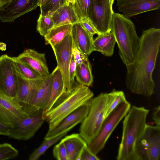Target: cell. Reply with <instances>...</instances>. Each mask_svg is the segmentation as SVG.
Segmentation results:
<instances>
[{"label": "cell", "mask_w": 160, "mask_h": 160, "mask_svg": "<svg viewBox=\"0 0 160 160\" xmlns=\"http://www.w3.org/2000/svg\"><path fill=\"white\" fill-rule=\"evenodd\" d=\"M138 52L133 60L126 65L125 84L135 94L150 97L154 93L152 73L160 46V29L143 30Z\"/></svg>", "instance_id": "cell-1"}, {"label": "cell", "mask_w": 160, "mask_h": 160, "mask_svg": "<svg viewBox=\"0 0 160 160\" xmlns=\"http://www.w3.org/2000/svg\"><path fill=\"white\" fill-rule=\"evenodd\" d=\"M149 110L143 107L133 106L123 122L122 138L116 157L118 160H137L136 144L144 132Z\"/></svg>", "instance_id": "cell-2"}, {"label": "cell", "mask_w": 160, "mask_h": 160, "mask_svg": "<svg viewBox=\"0 0 160 160\" xmlns=\"http://www.w3.org/2000/svg\"><path fill=\"white\" fill-rule=\"evenodd\" d=\"M111 32L115 37L123 63L126 65L131 63L138 52L140 41L134 24L123 14L114 12Z\"/></svg>", "instance_id": "cell-3"}, {"label": "cell", "mask_w": 160, "mask_h": 160, "mask_svg": "<svg viewBox=\"0 0 160 160\" xmlns=\"http://www.w3.org/2000/svg\"><path fill=\"white\" fill-rule=\"evenodd\" d=\"M93 93L88 87L76 82L68 96L42 118L48 123L49 129L55 127L62 119L82 105L89 102Z\"/></svg>", "instance_id": "cell-4"}, {"label": "cell", "mask_w": 160, "mask_h": 160, "mask_svg": "<svg viewBox=\"0 0 160 160\" xmlns=\"http://www.w3.org/2000/svg\"><path fill=\"white\" fill-rule=\"evenodd\" d=\"M107 93H102L89 102L88 113L81 123L79 134L87 144L96 136L105 119Z\"/></svg>", "instance_id": "cell-5"}, {"label": "cell", "mask_w": 160, "mask_h": 160, "mask_svg": "<svg viewBox=\"0 0 160 160\" xmlns=\"http://www.w3.org/2000/svg\"><path fill=\"white\" fill-rule=\"evenodd\" d=\"M131 108L127 101L122 102L104 119L96 136L87 144L90 151L96 155L104 147L110 135Z\"/></svg>", "instance_id": "cell-6"}, {"label": "cell", "mask_w": 160, "mask_h": 160, "mask_svg": "<svg viewBox=\"0 0 160 160\" xmlns=\"http://www.w3.org/2000/svg\"><path fill=\"white\" fill-rule=\"evenodd\" d=\"M137 160H159L160 126L147 124L135 147Z\"/></svg>", "instance_id": "cell-7"}, {"label": "cell", "mask_w": 160, "mask_h": 160, "mask_svg": "<svg viewBox=\"0 0 160 160\" xmlns=\"http://www.w3.org/2000/svg\"><path fill=\"white\" fill-rule=\"evenodd\" d=\"M114 0H92L88 18L98 35L111 32Z\"/></svg>", "instance_id": "cell-8"}, {"label": "cell", "mask_w": 160, "mask_h": 160, "mask_svg": "<svg viewBox=\"0 0 160 160\" xmlns=\"http://www.w3.org/2000/svg\"><path fill=\"white\" fill-rule=\"evenodd\" d=\"M18 75L12 57L7 55L0 57V95L15 99Z\"/></svg>", "instance_id": "cell-9"}, {"label": "cell", "mask_w": 160, "mask_h": 160, "mask_svg": "<svg viewBox=\"0 0 160 160\" xmlns=\"http://www.w3.org/2000/svg\"><path fill=\"white\" fill-rule=\"evenodd\" d=\"M73 44L71 32L59 43L51 46L57 62V67L62 76L65 87L69 92L72 91L74 86L72 87L71 85L69 72L72 54Z\"/></svg>", "instance_id": "cell-10"}, {"label": "cell", "mask_w": 160, "mask_h": 160, "mask_svg": "<svg viewBox=\"0 0 160 160\" xmlns=\"http://www.w3.org/2000/svg\"><path fill=\"white\" fill-rule=\"evenodd\" d=\"M42 113V110L40 111L17 122L10 128L8 137L19 140H27L32 138L45 121Z\"/></svg>", "instance_id": "cell-11"}, {"label": "cell", "mask_w": 160, "mask_h": 160, "mask_svg": "<svg viewBox=\"0 0 160 160\" xmlns=\"http://www.w3.org/2000/svg\"><path fill=\"white\" fill-rule=\"evenodd\" d=\"M39 0H12L0 8V20L2 22H14L24 14L36 9Z\"/></svg>", "instance_id": "cell-12"}, {"label": "cell", "mask_w": 160, "mask_h": 160, "mask_svg": "<svg viewBox=\"0 0 160 160\" xmlns=\"http://www.w3.org/2000/svg\"><path fill=\"white\" fill-rule=\"evenodd\" d=\"M89 102L79 107L62 119L53 128L48 130L44 139L51 138L68 132L76 125L81 123L88 113Z\"/></svg>", "instance_id": "cell-13"}, {"label": "cell", "mask_w": 160, "mask_h": 160, "mask_svg": "<svg viewBox=\"0 0 160 160\" xmlns=\"http://www.w3.org/2000/svg\"><path fill=\"white\" fill-rule=\"evenodd\" d=\"M28 115L16 99L0 95V121L10 128Z\"/></svg>", "instance_id": "cell-14"}, {"label": "cell", "mask_w": 160, "mask_h": 160, "mask_svg": "<svg viewBox=\"0 0 160 160\" xmlns=\"http://www.w3.org/2000/svg\"><path fill=\"white\" fill-rule=\"evenodd\" d=\"M118 10L127 18L158 9L160 0H117Z\"/></svg>", "instance_id": "cell-15"}, {"label": "cell", "mask_w": 160, "mask_h": 160, "mask_svg": "<svg viewBox=\"0 0 160 160\" xmlns=\"http://www.w3.org/2000/svg\"><path fill=\"white\" fill-rule=\"evenodd\" d=\"M47 76L35 80H27L18 75L15 99L25 111Z\"/></svg>", "instance_id": "cell-16"}, {"label": "cell", "mask_w": 160, "mask_h": 160, "mask_svg": "<svg viewBox=\"0 0 160 160\" xmlns=\"http://www.w3.org/2000/svg\"><path fill=\"white\" fill-rule=\"evenodd\" d=\"M52 79L51 73L47 77L38 89L31 102L25 110L28 115L42 110L47 105L51 96Z\"/></svg>", "instance_id": "cell-17"}, {"label": "cell", "mask_w": 160, "mask_h": 160, "mask_svg": "<svg viewBox=\"0 0 160 160\" xmlns=\"http://www.w3.org/2000/svg\"><path fill=\"white\" fill-rule=\"evenodd\" d=\"M52 73L53 79L51 96L48 104L42 110V115L61 102L71 92L65 88L61 72L57 66Z\"/></svg>", "instance_id": "cell-18"}, {"label": "cell", "mask_w": 160, "mask_h": 160, "mask_svg": "<svg viewBox=\"0 0 160 160\" xmlns=\"http://www.w3.org/2000/svg\"><path fill=\"white\" fill-rule=\"evenodd\" d=\"M13 58L29 65L42 77L47 76L50 74L45 53H39L32 49H27L18 57Z\"/></svg>", "instance_id": "cell-19"}, {"label": "cell", "mask_w": 160, "mask_h": 160, "mask_svg": "<svg viewBox=\"0 0 160 160\" xmlns=\"http://www.w3.org/2000/svg\"><path fill=\"white\" fill-rule=\"evenodd\" d=\"M71 33L73 43L84 57L88 59L93 52V36L85 31L78 22L72 25Z\"/></svg>", "instance_id": "cell-20"}, {"label": "cell", "mask_w": 160, "mask_h": 160, "mask_svg": "<svg viewBox=\"0 0 160 160\" xmlns=\"http://www.w3.org/2000/svg\"><path fill=\"white\" fill-rule=\"evenodd\" d=\"M61 140L65 146L68 160H78L82 149L87 145L79 133L67 136Z\"/></svg>", "instance_id": "cell-21"}, {"label": "cell", "mask_w": 160, "mask_h": 160, "mask_svg": "<svg viewBox=\"0 0 160 160\" xmlns=\"http://www.w3.org/2000/svg\"><path fill=\"white\" fill-rule=\"evenodd\" d=\"M53 27L78 22L79 19L72 5L66 3L56 10L52 14Z\"/></svg>", "instance_id": "cell-22"}, {"label": "cell", "mask_w": 160, "mask_h": 160, "mask_svg": "<svg viewBox=\"0 0 160 160\" xmlns=\"http://www.w3.org/2000/svg\"><path fill=\"white\" fill-rule=\"evenodd\" d=\"M98 35V36L93 40V51L99 52L106 56H111L113 54L116 42L113 33L111 32Z\"/></svg>", "instance_id": "cell-23"}, {"label": "cell", "mask_w": 160, "mask_h": 160, "mask_svg": "<svg viewBox=\"0 0 160 160\" xmlns=\"http://www.w3.org/2000/svg\"><path fill=\"white\" fill-rule=\"evenodd\" d=\"M72 25L69 24L52 28L44 37L45 44L51 46L59 43L71 32Z\"/></svg>", "instance_id": "cell-24"}, {"label": "cell", "mask_w": 160, "mask_h": 160, "mask_svg": "<svg viewBox=\"0 0 160 160\" xmlns=\"http://www.w3.org/2000/svg\"><path fill=\"white\" fill-rule=\"evenodd\" d=\"M75 77L78 84L88 87L91 85L93 76L91 65L88 59L77 65Z\"/></svg>", "instance_id": "cell-25"}, {"label": "cell", "mask_w": 160, "mask_h": 160, "mask_svg": "<svg viewBox=\"0 0 160 160\" xmlns=\"http://www.w3.org/2000/svg\"><path fill=\"white\" fill-rule=\"evenodd\" d=\"M126 101L124 94L122 91L114 90L107 93V99L105 111V118L120 103Z\"/></svg>", "instance_id": "cell-26"}, {"label": "cell", "mask_w": 160, "mask_h": 160, "mask_svg": "<svg viewBox=\"0 0 160 160\" xmlns=\"http://www.w3.org/2000/svg\"><path fill=\"white\" fill-rule=\"evenodd\" d=\"M13 59L19 76L27 80H35L42 77L39 73L29 65Z\"/></svg>", "instance_id": "cell-27"}, {"label": "cell", "mask_w": 160, "mask_h": 160, "mask_svg": "<svg viewBox=\"0 0 160 160\" xmlns=\"http://www.w3.org/2000/svg\"><path fill=\"white\" fill-rule=\"evenodd\" d=\"M67 132L63 133L58 136L49 139H44L40 145L29 155V160H37L51 146L61 139Z\"/></svg>", "instance_id": "cell-28"}, {"label": "cell", "mask_w": 160, "mask_h": 160, "mask_svg": "<svg viewBox=\"0 0 160 160\" xmlns=\"http://www.w3.org/2000/svg\"><path fill=\"white\" fill-rule=\"evenodd\" d=\"M53 26L52 15L40 14L37 20V29L40 35L44 37L53 28Z\"/></svg>", "instance_id": "cell-29"}, {"label": "cell", "mask_w": 160, "mask_h": 160, "mask_svg": "<svg viewBox=\"0 0 160 160\" xmlns=\"http://www.w3.org/2000/svg\"><path fill=\"white\" fill-rule=\"evenodd\" d=\"M92 0H76L72 5L79 19L88 17Z\"/></svg>", "instance_id": "cell-30"}, {"label": "cell", "mask_w": 160, "mask_h": 160, "mask_svg": "<svg viewBox=\"0 0 160 160\" xmlns=\"http://www.w3.org/2000/svg\"><path fill=\"white\" fill-rule=\"evenodd\" d=\"M66 3L65 0H46L40 8L42 15H52L56 10Z\"/></svg>", "instance_id": "cell-31"}, {"label": "cell", "mask_w": 160, "mask_h": 160, "mask_svg": "<svg viewBox=\"0 0 160 160\" xmlns=\"http://www.w3.org/2000/svg\"><path fill=\"white\" fill-rule=\"evenodd\" d=\"M18 154V150L11 144L0 143V160L14 159Z\"/></svg>", "instance_id": "cell-32"}, {"label": "cell", "mask_w": 160, "mask_h": 160, "mask_svg": "<svg viewBox=\"0 0 160 160\" xmlns=\"http://www.w3.org/2000/svg\"><path fill=\"white\" fill-rule=\"evenodd\" d=\"M53 154L58 160H68L66 150L63 142L61 141L54 147Z\"/></svg>", "instance_id": "cell-33"}, {"label": "cell", "mask_w": 160, "mask_h": 160, "mask_svg": "<svg viewBox=\"0 0 160 160\" xmlns=\"http://www.w3.org/2000/svg\"><path fill=\"white\" fill-rule=\"evenodd\" d=\"M82 27L88 33L93 36L98 33L88 17L83 18L78 22Z\"/></svg>", "instance_id": "cell-34"}, {"label": "cell", "mask_w": 160, "mask_h": 160, "mask_svg": "<svg viewBox=\"0 0 160 160\" xmlns=\"http://www.w3.org/2000/svg\"><path fill=\"white\" fill-rule=\"evenodd\" d=\"M96 155L92 152L88 148V145L82 149L79 155L78 160H99Z\"/></svg>", "instance_id": "cell-35"}, {"label": "cell", "mask_w": 160, "mask_h": 160, "mask_svg": "<svg viewBox=\"0 0 160 160\" xmlns=\"http://www.w3.org/2000/svg\"><path fill=\"white\" fill-rule=\"evenodd\" d=\"M76 66L77 65L75 62L74 58L72 54L70 63L69 70L70 82L71 85L72 87L74 86L76 83V82H75L74 81V78L75 75V71Z\"/></svg>", "instance_id": "cell-36"}, {"label": "cell", "mask_w": 160, "mask_h": 160, "mask_svg": "<svg viewBox=\"0 0 160 160\" xmlns=\"http://www.w3.org/2000/svg\"><path fill=\"white\" fill-rule=\"evenodd\" d=\"M72 54L77 65L80 64L84 60L88 59L84 57L74 43L72 48Z\"/></svg>", "instance_id": "cell-37"}, {"label": "cell", "mask_w": 160, "mask_h": 160, "mask_svg": "<svg viewBox=\"0 0 160 160\" xmlns=\"http://www.w3.org/2000/svg\"><path fill=\"white\" fill-rule=\"evenodd\" d=\"M152 119L157 126H160V107L155 108L152 114Z\"/></svg>", "instance_id": "cell-38"}, {"label": "cell", "mask_w": 160, "mask_h": 160, "mask_svg": "<svg viewBox=\"0 0 160 160\" xmlns=\"http://www.w3.org/2000/svg\"><path fill=\"white\" fill-rule=\"evenodd\" d=\"M10 128L0 121V135L8 136Z\"/></svg>", "instance_id": "cell-39"}, {"label": "cell", "mask_w": 160, "mask_h": 160, "mask_svg": "<svg viewBox=\"0 0 160 160\" xmlns=\"http://www.w3.org/2000/svg\"><path fill=\"white\" fill-rule=\"evenodd\" d=\"M12 0H0V8Z\"/></svg>", "instance_id": "cell-40"}, {"label": "cell", "mask_w": 160, "mask_h": 160, "mask_svg": "<svg viewBox=\"0 0 160 160\" xmlns=\"http://www.w3.org/2000/svg\"><path fill=\"white\" fill-rule=\"evenodd\" d=\"M46 0H39L38 3V6L40 8L44 4Z\"/></svg>", "instance_id": "cell-41"}, {"label": "cell", "mask_w": 160, "mask_h": 160, "mask_svg": "<svg viewBox=\"0 0 160 160\" xmlns=\"http://www.w3.org/2000/svg\"><path fill=\"white\" fill-rule=\"evenodd\" d=\"M76 0H65L66 3L69 4H71L72 5L74 4Z\"/></svg>", "instance_id": "cell-42"}]
</instances>
